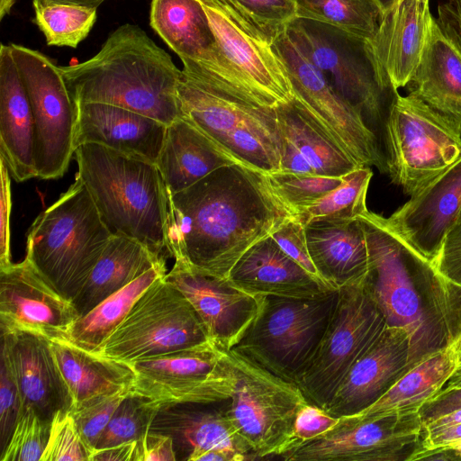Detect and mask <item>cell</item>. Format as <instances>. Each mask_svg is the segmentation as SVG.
Instances as JSON below:
<instances>
[{"label": "cell", "mask_w": 461, "mask_h": 461, "mask_svg": "<svg viewBox=\"0 0 461 461\" xmlns=\"http://www.w3.org/2000/svg\"><path fill=\"white\" fill-rule=\"evenodd\" d=\"M50 348L68 390L71 410L93 398L131 388L133 373L127 365L97 357L66 343L50 341Z\"/></svg>", "instance_id": "obj_34"}, {"label": "cell", "mask_w": 461, "mask_h": 461, "mask_svg": "<svg viewBox=\"0 0 461 461\" xmlns=\"http://www.w3.org/2000/svg\"><path fill=\"white\" fill-rule=\"evenodd\" d=\"M166 275L141 294L113 332L90 354L127 365L211 342L199 315Z\"/></svg>", "instance_id": "obj_10"}, {"label": "cell", "mask_w": 461, "mask_h": 461, "mask_svg": "<svg viewBox=\"0 0 461 461\" xmlns=\"http://www.w3.org/2000/svg\"><path fill=\"white\" fill-rule=\"evenodd\" d=\"M272 44L296 18L295 0H220Z\"/></svg>", "instance_id": "obj_42"}, {"label": "cell", "mask_w": 461, "mask_h": 461, "mask_svg": "<svg viewBox=\"0 0 461 461\" xmlns=\"http://www.w3.org/2000/svg\"><path fill=\"white\" fill-rule=\"evenodd\" d=\"M459 219H461V210H460V213H459ZM459 219H458V220H459Z\"/></svg>", "instance_id": "obj_62"}, {"label": "cell", "mask_w": 461, "mask_h": 461, "mask_svg": "<svg viewBox=\"0 0 461 461\" xmlns=\"http://www.w3.org/2000/svg\"><path fill=\"white\" fill-rule=\"evenodd\" d=\"M296 18L328 24L373 41L383 12L376 0H295Z\"/></svg>", "instance_id": "obj_37"}, {"label": "cell", "mask_w": 461, "mask_h": 461, "mask_svg": "<svg viewBox=\"0 0 461 461\" xmlns=\"http://www.w3.org/2000/svg\"><path fill=\"white\" fill-rule=\"evenodd\" d=\"M91 450L84 441L70 411L61 410L51 420L41 461H88Z\"/></svg>", "instance_id": "obj_44"}, {"label": "cell", "mask_w": 461, "mask_h": 461, "mask_svg": "<svg viewBox=\"0 0 461 461\" xmlns=\"http://www.w3.org/2000/svg\"><path fill=\"white\" fill-rule=\"evenodd\" d=\"M227 279L254 296L315 298L336 290L303 269L270 236L249 248Z\"/></svg>", "instance_id": "obj_26"}, {"label": "cell", "mask_w": 461, "mask_h": 461, "mask_svg": "<svg viewBox=\"0 0 461 461\" xmlns=\"http://www.w3.org/2000/svg\"><path fill=\"white\" fill-rule=\"evenodd\" d=\"M457 367L456 355L451 346L410 369L379 400L354 415L374 418L418 411L447 384Z\"/></svg>", "instance_id": "obj_35"}, {"label": "cell", "mask_w": 461, "mask_h": 461, "mask_svg": "<svg viewBox=\"0 0 461 461\" xmlns=\"http://www.w3.org/2000/svg\"><path fill=\"white\" fill-rule=\"evenodd\" d=\"M181 61L176 89L180 117L240 164L267 175L280 171L282 138L276 109L235 95L196 62Z\"/></svg>", "instance_id": "obj_5"}, {"label": "cell", "mask_w": 461, "mask_h": 461, "mask_svg": "<svg viewBox=\"0 0 461 461\" xmlns=\"http://www.w3.org/2000/svg\"><path fill=\"white\" fill-rule=\"evenodd\" d=\"M275 109L282 138L281 172L342 176L362 167L297 99Z\"/></svg>", "instance_id": "obj_24"}, {"label": "cell", "mask_w": 461, "mask_h": 461, "mask_svg": "<svg viewBox=\"0 0 461 461\" xmlns=\"http://www.w3.org/2000/svg\"><path fill=\"white\" fill-rule=\"evenodd\" d=\"M337 299L338 290L315 298L262 296L255 319L232 349L295 384L325 333Z\"/></svg>", "instance_id": "obj_8"}, {"label": "cell", "mask_w": 461, "mask_h": 461, "mask_svg": "<svg viewBox=\"0 0 461 461\" xmlns=\"http://www.w3.org/2000/svg\"><path fill=\"white\" fill-rule=\"evenodd\" d=\"M410 369L408 334L401 328L385 326L352 365L324 410L334 417L357 414L379 400Z\"/></svg>", "instance_id": "obj_21"}, {"label": "cell", "mask_w": 461, "mask_h": 461, "mask_svg": "<svg viewBox=\"0 0 461 461\" xmlns=\"http://www.w3.org/2000/svg\"><path fill=\"white\" fill-rule=\"evenodd\" d=\"M461 461V449L453 447H439L424 449L417 453L412 461Z\"/></svg>", "instance_id": "obj_56"}, {"label": "cell", "mask_w": 461, "mask_h": 461, "mask_svg": "<svg viewBox=\"0 0 461 461\" xmlns=\"http://www.w3.org/2000/svg\"><path fill=\"white\" fill-rule=\"evenodd\" d=\"M433 18L429 0H395L383 14L372 43L397 89L406 86L413 75Z\"/></svg>", "instance_id": "obj_28"}, {"label": "cell", "mask_w": 461, "mask_h": 461, "mask_svg": "<svg viewBox=\"0 0 461 461\" xmlns=\"http://www.w3.org/2000/svg\"><path fill=\"white\" fill-rule=\"evenodd\" d=\"M167 273L166 261L149 269L137 279L110 295L72 325L64 342L94 353L113 332L141 294Z\"/></svg>", "instance_id": "obj_36"}, {"label": "cell", "mask_w": 461, "mask_h": 461, "mask_svg": "<svg viewBox=\"0 0 461 461\" xmlns=\"http://www.w3.org/2000/svg\"><path fill=\"white\" fill-rule=\"evenodd\" d=\"M305 230L311 258L328 285L338 290L365 278L368 249L359 218L344 222L313 221Z\"/></svg>", "instance_id": "obj_29"}, {"label": "cell", "mask_w": 461, "mask_h": 461, "mask_svg": "<svg viewBox=\"0 0 461 461\" xmlns=\"http://www.w3.org/2000/svg\"><path fill=\"white\" fill-rule=\"evenodd\" d=\"M78 318L72 301L26 258L0 269L1 331L27 332L64 342Z\"/></svg>", "instance_id": "obj_18"}, {"label": "cell", "mask_w": 461, "mask_h": 461, "mask_svg": "<svg viewBox=\"0 0 461 461\" xmlns=\"http://www.w3.org/2000/svg\"><path fill=\"white\" fill-rule=\"evenodd\" d=\"M461 409V386L443 387L419 409L422 428L433 420Z\"/></svg>", "instance_id": "obj_51"}, {"label": "cell", "mask_w": 461, "mask_h": 461, "mask_svg": "<svg viewBox=\"0 0 461 461\" xmlns=\"http://www.w3.org/2000/svg\"><path fill=\"white\" fill-rule=\"evenodd\" d=\"M432 264L443 277L461 286V219L445 236Z\"/></svg>", "instance_id": "obj_49"}, {"label": "cell", "mask_w": 461, "mask_h": 461, "mask_svg": "<svg viewBox=\"0 0 461 461\" xmlns=\"http://www.w3.org/2000/svg\"><path fill=\"white\" fill-rule=\"evenodd\" d=\"M138 440L95 449L88 461H137Z\"/></svg>", "instance_id": "obj_55"}, {"label": "cell", "mask_w": 461, "mask_h": 461, "mask_svg": "<svg viewBox=\"0 0 461 461\" xmlns=\"http://www.w3.org/2000/svg\"><path fill=\"white\" fill-rule=\"evenodd\" d=\"M167 196L166 250L175 261L224 279L249 248L292 215L266 174L239 164Z\"/></svg>", "instance_id": "obj_1"}, {"label": "cell", "mask_w": 461, "mask_h": 461, "mask_svg": "<svg viewBox=\"0 0 461 461\" xmlns=\"http://www.w3.org/2000/svg\"><path fill=\"white\" fill-rule=\"evenodd\" d=\"M0 158L18 183L37 177L31 102L10 45L0 48Z\"/></svg>", "instance_id": "obj_27"}, {"label": "cell", "mask_w": 461, "mask_h": 461, "mask_svg": "<svg viewBox=\"0 0 461 461\" xmlns=\"http://www.w3.org/2000/svg\"><path fill=\"white\" fill-rule=\"evenodd\" d=\"M96 8L51 5L34 9L33 22L49 46L77 48L96 21Z\"/></svg>", "instance_id": "obj_39"}, {"label": "cell", "mask_w": 461, "mask_h": 461, "mask_svg": "<svg viewBox=\"0 0 461 461\" xmlns=\"http://www.w3.org/2000/svg\"><path fill=\"white\" fill-rule=\"evenodd\" d=\"M270 237L288 257L312 276L322 280L309 253L305 225L298 218L291 215Z\"/></svg>", "instance_id": "obj_46"}, {"label": "cell", "mask_w": 461, "mask_h": 461, "mask_svg": "<svg viewBox=\"0 0 461 461\" xmlns=\"http://www.w3.org/2000/svg\"><path fill=\"white\" fill-rule=\"evenodd\" d=\"M437 14L440 32L461 54V0H442Z\"/></svg>", "instance_id": "obj_53"}, {"label": "cell", "mask_w": 461, "mask_h": 461, "mask_svg": "<svg viewBox=\"0 0 461 461\" xmlns=\"http://www.w3.org/2000/svg\"><path fill=\"white\" fill-rule=\"evenodd\" d=\"M461 210V154L447 169L411 195L389 218L390 227L433 263Z\"/></svg>", "instance_id": "obj_20"}, {"label": "cell", "mask_w": 461, "mask_h": 461, "mask_svg": "<svg viewBox=\"0 0 461 461\" xmlns=\"http://www.w3.org/2000/svg\"><path fill=\"white\" fill-rule=\"evenodd\" d=\"M234 164L241 165L181 117L167 125L156 162L170 194L186 189L216 169Z\"/></svg>", "instance_id": "obj_30"}, {"label": "cell", "mask_w": 461, "mask_h": 461, "mask_svg": "<svg viewBox=\"0 0 461 461\" xmlns=\"http://www.w3.org/2000/svg\"><path fill=\"white\" fill-rule=\"evenodd\" d=\"M387 173L412 195L461 154V125L420 99L397 95L385 126Z\"/></svg>", "instance_id": "obj_11"}, {"label": "cell", "mask_w": 461, "mask_h": 461, "mask_svg": "<svg viewBox=\"0 0 461 461\" xmlns=\"http://www.w3.org/2000/svg\"><path fill=\"white\" fill-rule=\"evenodd\" d=\"M339 420V417H334L324 409L306 402L296 414L292 437L285 453L330 430Z\"/></svg>", "instance_id": "obj_47"}, {"label": "cell", "mask_w": 461, "mask_h": 461, "mask_svg": "<svg viewBox=\"0 0 461 461\" xmlns=\"http://www.w3.org/2000/svg\"><path fill=\"white\" fill-rule=\"evenodd\" d=\"M406 87L408 95L461 125V54L442 34L435 17Z\"/></svg>", "instance_id": "obj_31"}, {"label": "cell", "mask_w": 461, "mask_h": 461, "mask_svg": "<svg viewBox=\"0 0 461 461\" xmlns=\"http://www.w3.org/2000/svg\"><path fill=\"white\" fill-rule=\"evenodd\" d=\"M418 411L341 416L330 430L284 454L285 461H412L422 449Z\"/></svg>", "instance_id": "obj_17"}, {"label": "cell", "mask_w": 461, "mask_h": 461, "mask_svg": "<svg viewBox=\"0 0 461 461\" xmlns=\"http://www.w3.org/2000/svg\"><path fill=\"white\" fill-rule=\"evenodd\" d=\"M74 155L76 176L113 232L162 254L167 196L157 165L95 143L78 146Z\"/></svg>", "instance_id": "obj_4"}, {"label": "cell", "mask_w": 461, "mask_h": 461, "mask_svg": "<svg viewBox=\"0 0 461 461\" xmlns=\"http://www.w3.org/2000/svg\"><path fill=\"white\" fill-rule=\"evenodd\" d=\"M163 261L161 253L142 242L113 233L84 286L72 301L79 317Z\"/></svg>", "instance_id": "obj_32"}, {"label": "cell", "mask_w": 461, "mask_h": 461, "mask_svg": "<svg viewBox=\"0 0 461 461\" xmlns=\"http://www.w3.org/2000/svg\"><path fill=\"white\" fill-rule=\"evenodd\" d=\"M213 32L218 62L200 68L217 84L252 104L276 108L294 97L274 46L220 0H202Z\"/></svg>", "instance_id": "obj_9"}, {"label": "cell", "mask_w": 461, "mask_h": 461, "mask_svg": "<svg viewBox=\"0 0 461 461\" xmlns=\"http://www.w3.org/2000/svg\"><path fill=\"white\" fill-rule=\"evenodd\" d=\"M447 387L461 386V366H458L447 383Z\"/></svg>", "instance_id": "obj_59"}, {"label": "cell", "mask_w": 461, "mask_h": 461, "mask_svg": "<svg viewBox=\"0 0 461 461\" xmlns=\"http://www.w3.org/2000/svg\"><path fill=\"white\" fill-rule=\"evenodd\" d=\"M368 249L364 284L386 326L409 337L411 369L461 336V286L443 277L382 215L366 212Z\"/></svg>", "instance_id": "obj_2"}, {"label": "cell", "mask_w": 461, "mask_h": 461, "mask_svg": "<svg viewBox=\"0 0 461 461\" xmlns=\"http://www.w3.org/2000/svg\"><path fill=\"white\" fill-rule=\"evenodd\" d=\"M212 403L183 402L162 407L149 431L171 437L177 460L198 461L203 454L212 450L233 452L246 460L255 459L226 407H211Z\"/></svg>", "instance_id": "obj_25"}, {"label": "cell", "mask_w": 461, "mask_h": 461, "mask_svg": "<svg viewBox=\"0 0 461 461\" xmlns=\"http://www.w3.org/2000/svg\"><path fill=\"white\" fill-rule=\"evenodd\" d=\"M383 14L387 12L394 4L395 0H376Z\"/></svg>", "instance_id": "obj_61"}, {"label": "cell", "mask_w": 461, "mask_h": 461, "mask_svg": "<svg viewBox=\"0 0 461 461\" xmlns=\"http://www.w3.org/2000/svg\"><path fill=\"white\" fill-rule=\"evenodd\" d=\"M113 233L75 176L69 188L35 218L27 233L25 258L73 301Z\"/></svg>", "instance_id": "obj_6"}, {"label": "cell", "mask_w": 461, "mask_h": 461, "mask_svg": "<svg viewBox=\"0 0 461 461\" xmlns=\"http://www.w3.org/2000/svg\"><path fill=\"white\" fill-rule=\"evenodd\" d=\"M133 373L132 394L162 407L228 401L237 381L228 351L212 342L127 364Z\"/></svg>", "instance_id": "obj_14"}, {"label": "cell", "mask_w": 461, "mask_h": 461, "mask_svg": "<svg viewBox=\"0 0 461 461\" xmlns=\"http://www.w3.org/2000/svg\"><path fill=\"white\" fill-rule=\"evenodd\" d=\"M237 373L227 412L256 458L282 456L288 448L298 411L307 402L285 381L234 349L228 350Z\"/></svg>", "instance_id": "obj_13"}, {"label": "cell", "mask_w": 461, "mask_h": 461, "mask_svg": "<svg viewBox=\"0 0 461 461\" xmlns=\"http://www.w3.org/2000/svg\"><path fill=\"white\" fill-rule=\"evenodd\" d=\"M158 411L147 399L130 392L114 411L95 449L140 439L149 430Z\"/></svg>", "instance_id": "obj_40"}, {"label": "cell", "mask_w": 461, "mask_h": 461, "mask_svg": "<svg viewBox=\"0 0 461 461\" xmlns=\"http://www.w3.org/2000/svg\"><path fill=\"white\" fill-rule=\"evenodd\" d=\"M105 0H32L34 9L51 5H69L96 8Z\"/></svg>", "instance_id": "obj_57"}, {"label": "cell", "mask_w": 461, "mask_h": 461, "mask_svg": "<svg viewBox=\"0 0 461 461\" xmlns=\"http://www.w3.org/2000/svg\"><path fill=\"white\" fill-rule=\"evenodd\" d=\"M454 351L456 355V359L458 363V366H461V336L452 345Z\"/></svg>", "instance_id": "obj_60"}, {"label": "cell", "mask_w": 461, "mask_h": 461, "mask_svg": "<svg viewBox=\"0 0 461 461\" xmlns=\"http://www.w3.org/2000/svg\"><path fill=\"white\" fill-rule=\"evenodd\" d=\"M267 178L276 195L292 215L317 202L343 181V176L297 175L284 172L267 174Z\"/></svg>", "instance_id": "obj_41"}, {"label": "cell", "mask_w": 461, "mask_h": 461, "mask_svg": "<svg viewBox=\"0 0 461 461\" xmlns=\"http://www.w3.org/2000/svg\"><path fill=\"white\" fill-rule=\"evenodd\" d=\"M51 421L32 407L22 409L21 415L0 461H41L47 446Z\"/></svg>", "instance_id": "obj_43"}, {"label": "cell", "mask_w": 461, "mask_h": 461, "mask_svg": "<svg viewBox=\"0 0 461 461\" xmlns=\"http://www.w3.org/2000/svg\"><path fill=\"white\" fill-rule=\"evenodd\" d=\"M75 149L95 143L156 164L167 125L149 116L103 103H75Z\"/></svg>", "instance_id": "obj_23"}, {"label": "cell", "mask_w": 461, "mask_h": 461, "mask_svg": "<svg viewBox=\"0 0 461 461\" xmlns=\"http://www.w3.org/2000/svg\"><path fill=\"white\" fill-rule=\"evenodd\" d=\"M285 32L336 92L364 113L386 157L385 126L399 93L372 41L300 18L292 21Z\"/></svg>", "instance_id": "obj_7"}, {"label": "cell", "mask_w": 461, "mask_h": 461, "mask_svg": "<svg viewBox=\"0 0 461 461\" xmlns=\"http://www.w3.org/2000/svg\"><path fill=\"white\" fill-rule=\"evenodd\" d=\"M294 98L328 131L359 167L387 173L383 146L364 113L339 95L285 32L273 43Z\"/></svg>", "instance_id": "obj_16"}, {"label": "cell", "mask_w": 461, "mask_h": 461, "mask_svg": "<svg viewBox=\"0 0 461 461\" xmlns=\"http://www.w3.org/2000/svg\"><path fill=\"white\" fill-rule=\"evenodd\" d=\"M190 302L202 320L210 341L221 350L232 349L255 319L262 296L243 292L228 279L203 274L175 261L166 275Z\"/></svg>", "instance_id": "obj_19"}, {"label": "cell", "mask_w": 461, "mask_h": 461, "mask_svg": "<svg viewBox=\"0 0 461 461\" xmlns=\"http://www.w3.org/2000/svg\"><path fill=\"white\" fill-rule=\"evenodd\" d=\"M59 68L75 103L120 106L167 126L180 117L181 69L138 25L118 27L91 59Z\"/></svg>", "instance_id": "obj_3"}, {"label": "cell", "mask_w": 461, "mask_h": 461, "mask_svg": "<svg viewBox=\"0 0 461 461\" xmlns=\"http://www.w3.org/2000/svg\"><path fill=\"white\" fill-rule=\"evenodd\" d=\"M15 0H0V20L9 14Z\"/></svg>", "instance_id": "obj_58"}, {"label": "cell", "mask_w": 461, "mask_h": 461, "mask_svg": "<svg viewBox=\"0 0 461 461\" xmlns=\"http://www.w3.org/2000/svg\"><path fill=\"white\" fill-rule=\"evenodd\" d=\"M373 172L369 167H357L343 176L342 183L294 216L305 226L313 221L344 222L367 212L366 194Z\"/></svg>", "instance_id": "obj_38"}, {"label": "cell", "mask_w": 461, "mask_h": 461, "mask_svg": "<svg viewBox=\"0 0 461 461\" xmlns=\"http://www.w3.org/2000/svg\"><path fill=\"white\" fill-rule=\"evenodd\" d=\"M23 409L17 385L1 360L0 372V447L1 452L6 447L19 420Z\"/></svg>", "instance_id": "obj_48"}, {"label": "cell", "mask_w": 461, "mask_h": 461, "mask_svg": "<svg viewBox=\"0 0 461 461\" xmlns=\"http://www.w3.org/2000/svg\"><path fill=\"white\" fill-rule=\"evenodd\" d=\"M386 326L364 279L338 289L337 303L325 333L295 384L308 402L329 403L352 365Z\"/></svg>", "instance_id": "obj_12"}, {"label": "cell", "mask_w": 461, "mask_h": 461, "mask_svg": "<svg viewBox=\"0 0 461 461\" xmlns=\"http://www.w3.org/2000/svg\"><path fill=\"white\" fill-rule=\"evenodd\" d=\"M1 360L17 385L23 408L32 407L50 421L59 411L71 410L50 340L27 332L1 331Z\"/></svg>", "instance_id": "obj_22"}, {"label": "cell", "mask_w": 461, "mask_h": 461, "mask_svg": "<svg viewBox=\"0 0 461 461\" xmlns=\"http://www.w3.org/2000/svg\"><path fill=\"white\" fill-rule=\"evenodd\" d=\"M149 23L181 60L216 66V41L202 0H152Z\"/></svg>", "instance_id": "obj_33"}, {"label": "cell", "mask_w": 461, "mask_h": 461, "mask_svg": "<svg viewBox=\"0 0 461 461\" xmlns=\"http://www.w3.org/2000/svg\"><path fill=\"white\" fill-rule=\"evenodd\" d=\"M129 393L130 388H126L101 395L85 402L70 411L91 453L114 411Z\"/></svg>", "instance_id": "obj_45"}, {"label": "cell", "mask_w": 461, "mask_h": 461, "mask_svg": "<svg viewBox=\"0 0 461 461\" xmlns=\"http://www.w3.org/2000/svg\"><path fill=\"white\" fill-rule=\"evenodd\" d=\"M422 449L453 447L461 449V423L422 429Z\"/></svg>", "instance_id": "obj_54"}, {"label": "cell", "mask_w": 461, "mask_h": 461, "mask_svg": "<svg viewBox=\"0 0 461 461\" xmlns=\"http://www.w3.org/2000/svg\"><path fill=\"white\" fill-rule=\"evenodd\" d=\"M10 46L31 102L37 177L60 178L75 153L76 104L59 66L38 50Z\"/></svg>", "instance_id": "obj_15"}, {"label": "cell", "mask_w": 461, "mask_h": 461, "mask_svg": "<svg viewBox=\"0 0 461 461\" xmlns=\"http://www.w3.org/2000/svg\"><path fill=\"white\" fill-rule=\"evenodd\" d=\"M1 198H0V269L9 267L12 262L10 217L12 209V190L10 172L0 158Z\"/></svg>", "instance_id": "obj_50"}, {"label": "cell", "mask_w": 461, "mask_h": 461, "mask_svg": "<svg viewBox=\"0 0 461 461\" xmlns=\"http://www.w3.org/2000/svg\"><path fill=\"white\" fill-rule=\"evenodd\" d=\"M171 437L148 431L138 440L137 461H176Z\"/></svg>", "instance_id": "obj_52"}]
</instances>
